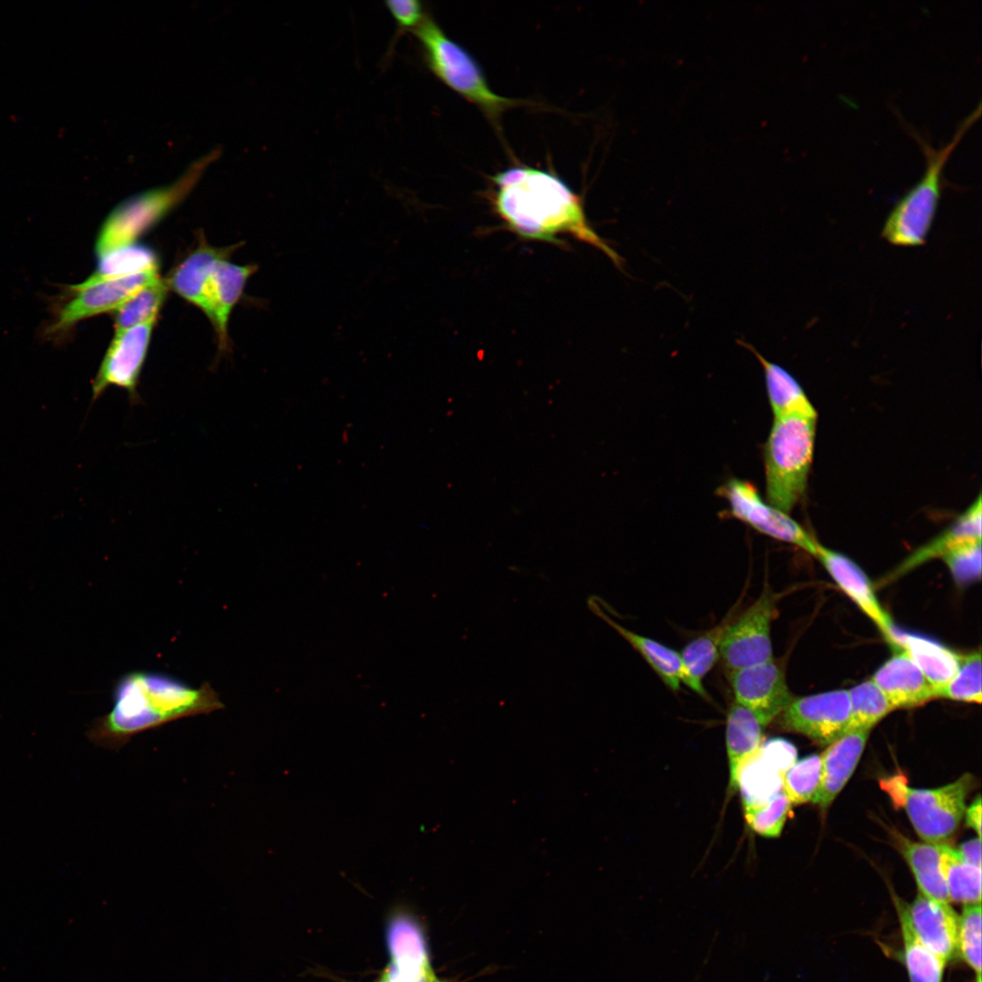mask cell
<instances>
[{"label":"cell","mask_w":982,"mask_h":982,"mask_svg":"<svg viewBox=\"0 0 982 982\" xmlns=\"http://www.w3.org/2000/svg\"><path fill=\"white\" fill-rule=\"evenodd\" d=\"M492 183L496 212L519 236L557 243L560 235H571L622 269L624 259L590 225L581 198L557 175L515 166L496 174Z\"/></svg>","instance_id":"cell-1"},{"label":"cell","mask_w":982,"mask_h":982,"mask_svg":"<svg viewBox=\"0 0 982 982\" xmlns=\"http://www.w3.org/2000/svg\"><path fill=\"white\" fill-rule=\"evenodd\" d=\"M224 707L208 682L194 687L164 673L130 671L115 683L111 710L93 721L87 737L98 747L118 750L141 732Z\"/></svg>","instance_id":"cell-2"},{"label":"cell","mask_w":982,"mask_h":982,"mask_svg":"<svg viewBox=\"0 0 982 982\" xmlns=\"http://www.w3.org/2000/svg\"><path fill=\"white\" fill-rule=\"evenodd\" d=\"M981 115V104L957 125L950 140L936 148L917 133L926 159L920 179L894 205L881 230L888 244L901 247L922 246L934 224L943 191V173L951 154Z\"/></svg>","instance_id":"cell-3"},{"label":"cell","mask_w":982,"mask_h":982,"mask_svg":"<svg viewBox=\"0 0 982 982\" xmlns=\"http://www.w3.org/2000/svg\"><path fill=\"white\" fill-rule=\"evenodd\" d=\"M817 421V410L774 417L764 446L767 502L788 515L807 491Z\"/></svg>","instance_id":"cell-4"},{"label":"cell","mask_w":982,"mask_h":982,"mask_svg":"<svg viewBox=\"0 0 982 982\" xmlns=\"http://www.w3.org/2000/svg\"><path fill=\"white\" fill-rule=\"evenodd\" d=\"M220 154L219 148H214L192 162L173 183L140 192L119 203L102 224L95 245V256L137 242L186 197Z\"/></svg>","instance_id":"cell-5"},{"label":"cell","mask_w":982,"mask_h":982,"mask_svg":"<svg viewBox=\"0 0 982 982\" xmlns=\"http://www.w3.org/2000/svg\"><path fill=\"white\" fill-rule=\"evenodd\" d=\"M430 71L446 86L476 105L489 119L497 121L516 100L498 95L488 85L474 57L426 15L413 32Z\"/></svg>","instance_id":"cell-6"},{"label":"cell","mask_w":982,"mask_h":982,"mask_svg":"<svg viewBox=\"0 0 982 982\" xmlns=\"http://www.w3.org/2000/svg\"><path fill=\"white\" fill-rule=\"evenodd\" d=\"M973 782L972 775L965 773L956 781L937 788L908 787L901 777H895L890 787L892 798L904 807L919 837L927 843L940 844L959 827Z\"/></svg>","instance_id":"cell-7"},{"label":"cell","mask_w":982,"mask_h":982,"mask_svg":"<svg viewBox=\"0 0 982 982\" xmlns=\"http://www.w3.org/2000/svg\"><path fill=\"white\" fill-rule=\"evenodd\" d=\"M159 276L158 270L101 281L93 285L65 286L51 304V318L43 335L64 340L75 326L86 318L115 312L128 297Z\"/></svg>","instance_id":"cell-8"},{"label":"cell","mask_w":982,"mask_h":982,"mask_svg":"<svg viewBox=\"0 0 982 982\" xmlns=\"http://www.w3.org/2000/svg\"><path fill=\"white\" fill-rule=\"evenodd\" d=\"M777 603V595L765 586L757 599L731 621L720 647L727 673L773 659L771 626Z\"/></svg>","instance_id":"cell-9"},{"label":"cell","mask_w":982,"mask_h":982,"mask_svg":"<svg viewBox=\"0 0 982 982\" xmlns=\"http://www.w3.org/2000/svg\"><path fill=\"white\" fill-rule=\"evenodd\" d=\"M717 494L727 501L730 515L736 519L814 556L817 541L790 515L764 501L752 483L733 477L719 486Z\"/></svg>","instance_id":"cell-10"},{"label":"cell","mask_w":982,"mask_h":982,"mask_svg":"<svg viewBox=\"0 0 982 982\" xmlns=\"http://www.w3.org/2000/svg\"><path fill=\"white\" fill-rule=\"evenodd\" d=\"M850 716L847 690H833L792 698L779 717V726L827 747L846 732Z\"/></svg>","instance_id":"cell-11"},{"label":"cell","mask_w":982,"mask_h":982,"mask_svg":"<svg viewBox=\"0 0 982 982\" xmlns=\"http://www.w3.org/2000/svg\"><path fill=\"white\" fill-rule=\"evenodd\" d=\"M155 322L115 333L92 382L93 402L110 386L125 389L132 404L140 401L137 386Z\"/></svg>","instance_id":"cell-12"},{"label":"cell","mask_w":982,"mask_h":982,"mask_svg":"<svg viewBox=\"0 0 982 982\" xmlns=\"http://www.w3.org/2000/svg\"><path fill=\"white\" fill-rule=\"evenodd\" d=\"M727 675L734 701L748 709L764 726L778 717L793 698L784 671L774 658Z\"/></svg>","instance_id":"cell-13"},{"label":"cell","mask_w":982,"mask_h":982,"mask_svg":"<svg viewBox=\"0 0 982 982\" xmlns=\"http://www.w3.org/2000/svg\"><path fill=\"white\" fill-rule=\"evenodd\" d=\"M387 924L390 963L380 978L384 982H416L430 966L423 931L415 917L403 910L395 912Z\"/></svg>","instance_id":"cell-14"},{"label":"cell","mask_w":982,"mask_h":982,"mask_svg":"<svg viewBox=\"0 0 982 982\" xmlns=\"http://www.w3.org/2000/svg\"><path fill=\"white\" fill-rule=\"evenodd\" d=\"M919 941L946 963L957 949L958 916L949 903L919 891L911 904L897 897Z\"/></svg>","instance_id":"cell-15"},{"label":"cell","mask_w":982,"mask_h":982,"mask_svg":"<svg viewBox=\"0 0 982 982\" xmlns=\"http://www.w3.org/2000/svg\"><path fill=\"white\" fill-rule=\"evenodd\" d=\"M841 589L882 631L887 642L894 629L863 570L847 556L817 543L814 554Z\"/></svg>","instance_id":"cell-16"},{"label":"cell","mask_w":982,"mask_h":982,"mask_svg":"<svg viewBox=\"0 0 982 982\" xmlns=\"http://www.w3.org/2000/svg\"><path fill=\"white\" fill-rule=\"evenodd\" d=\"M257 266L236 265L225 259L217 262L205 289L204 313L215 327L220 350L227 346V326L230 314L239 301L248 278Z\"/></svg>","instance_id":"cell-17"},{"label":"cell","mask_w":982,"mask_h":982,"mask_svg":"<svg viewBox=\"0 0 982 982\" xmlns=\"http://www.w3.org/2000/svg\"><path fill=\"white\" fill-rule=\"evenodd\" d=\"M873 675L893 709L919 706L936 698L935 691L917 665L900 647Z\"/></svg>","instance_id":"cell-18"},{"label":"cell","mask_w":982,"mask_h":982,"mask_svg":"<svg viewBox=\"0 0 982 982\" xmlns=\"http://www.w3.org/2000/svg\"><path fill=\"white\" fill-rule=\"evenodd\" d=\"M870 732L871 729L866 728L847 732L820 754V781L811 802L821 810H826L831 805L851 777Z\"/></svg>","instance_id":"cell-19"},{"label":"cell","mask_w":982,"mask_h":982,"mask_svg":"<svg viewBox=\"0 0 982 982\" xmlns=\"http://www.w3.org/2000/svg\"><path fill=\"white\" fill-rule=\"evenodd\" d=\"M238 246H212L201 234L197 246L165 279L168 288L204 312L205 289L214 267L218 261L228 258Z\"/></svg>","instance_id":"cell-20"},{"label":"cell","mask_w":982,"mask_h":982,"mask_svg":"<svg viewBox=\"0 0 982 982\" xmlns=\"http://www.w3.org/2000/svg\"><path fill=\"white\" fill-rule=\"evenodd\" d=\"M591 611L616 631L648 664L665 686L676 692L682 684L680 653L657 640L636 633L610 617L595 597L588 599Z\"/></svg>","instance_id":"cell-21"},{"label":"cell","mask_w":982,"mask_h":982,"mask_svg":"<svg viewBox=\"0 0 982 982\" xmlns=\"http://www.w3.org/2000/svg\"><path fill=\"white\" fill-rule=\"evenodd\" d=\"M738 605L716 626L690 640L680 653L682 683L693 692L707 698L704 678L720 658L721 643L731 621L737 615Z\"/></svg>","instance_id":"cell-22"},{"label":"cell","mask_w":982,"mask_h":982,"mask_svg":"<svg viewBox=\"0 0 982 982\" xmlns=\"http://www.w3.org/2000/svg\"><path fill=\"white\" fill-rule=\"evenodd\" d=\"M888 643L904 649L917 665L935 691L945 686L955 676L958 654L939 643L894 627Z\"/></svg>","instance_id":"cell-23"},{"label":"cell","mask_w":982,"mask_h":982,"mask_svg":"<svg viewBox=\"0 0 982 982\" xmlns=\"http://www.w3.org/2000/svg\"><path fill=\"white\" fill-rule=\"evenodd\" d=\"M736 343L751 352L762 366L767 394L774 417L816 410L801 384L787 369L767 359L751 344L739 339Z\"/></svg>","instance_id":"cell-24"},{"label":"cell","mask_w":982,"mask_h":982,"mask_svg":"<svg viewBox=\"0 0 982 982\" xmlns=\"http://www.w3.org/2000/svg\"><path fill=\"white\" fill-rule=\"evenodd\" d=\"M765 726L746 707L733 702L728 709L726 745L729 767V789L736 790L739 770L763 743Z\"/></svg>","instance_id":"cell-25"},{"label":"cell","mask_w":982,"mask_h":982,"mask_svg":"<svg viewBox=\"0 0 982 982\" xmlns=\"http://www.w3.org/2000/svg\"><path fill=\"white\" fill-rule=\"evenodd\" d=\"M896 846L908 864L918 891L935 900L949 903L947 887L940 869L938 844L916 842L894 831Z\"/></svg>","instance_id":"cell-26"},{"label":"cell","mask_w":982,"mask_h":982,"mask_svg":"<svg viewBox=\"0 0 982 982\" xmlns=\"http://www.w3.org/2000/svg\"><path fill=\"white\" fill-rule=\"evenodd\" d=\"M95 256V270L80 285H93L159 268V259L155 250L138 242L115 247Z\"/></svg>","instance_id":"cell-27"},{"label":"cell","mask_w":982,"mask_h":982,"mask_svg":"<svg viewBox=\"0 0 982 982\" xmlns=\"http://www.w3.org/2000/svg\"><path fill=\"white\" fill-rule=\"evenodd\" d=\"M981 496L944 532L914 552L898 568V573L935 557H940L951 547L970 540H981Z\"/></svg>","instance_id":"cell-28"},{"label":"cell","mask_w":982,"mask_h":982,"mask_svg":"<svg viewBox=\"0 0 982 982\" xmlns=\"http://www.w3.org/2000/svg\"><path fill=\"white\" fill-rule=\"evenodd\" d=\"M938 847L950 900L965 905L981 903V868L965 862L948 845L940 843Z\"/></svg>","instance_id":"cell-29"},{"label":"cell","mask_w":982,"mask_h":982,"mask_svg":"<svg viewBox=\"0 0 982 982\" xmlns=\"http://www.w3.org/2000/svg\"><path fill=\"white\" fill-rule=\"evenodd\" d=\"M169 288L158 277L128 297L115 312V332L155 321Z\"/></svg>","instance_id":"cell-30"},{"label":"cell","mask_w":982,"mask_h":982,"mask_svg":"<svg viewBox=\"0 0 982 982\" xmlns=\"http://www.w3.org/2000/svg\"><path fill=\"white\" fill-rule=\"evenodd\" d=\"M904 942V961L910 982H942L946 962L927 948L914 934L895 897Z\"/></svg>","instance_id":"cell-31"},{"label":"cell","mask_w":982,"mask_h":982,"mask_svg":"<svg viewBox=\"0 0 982 982\" xmlns=\"http://www.w3.org/2000/svg\"><path fill=\"white\" fill-rule=\"evenodd\" d=\"M739 789L743 807L761 805L782 789L781 775L757 753L741 767L736 790Z\"/></svg>","instance_id":"cell-32"},{"label":"cell","mask_w":982,"mask_h":982,"mask_svg":"<svg viewBox=\"0 0 982 982\" xmlns=\"http://www.w3.org/2000/svg\"><path fill=\"white\" fill-rule=\"evenodd\" d=\"M847 693L850 716L845 733L860 728L872 729L894 710L883 692L871 679L853 686Z\"/></svg>","instance_id":"cell-33"},{"label":"cell","mask_w":982,"mask_h":982,"mask_svg":"<svg viewBox=\"0 0 982 982\" xmlns=\"http://www.w3.org/2000/svg\"><path fill=\"white\" fill-rule=\"evenodd\" d=\"M958 666L952 679L936 693V698L977 703L982 700V662L980 650L958 655Z\"/></svg>","instance_id":"cell-34"},{"label":"cell","mask_w":982,"mask_h":982,"mask_svg":"<svg viewBox=\"0 0 982 982\" xmlns=\"http://www.w3.org/2000/svg\"><path fill=\"white\" fill-rule=\"evenodd\" d=\"M820 755H810L796 761L781 777L782 790L791 804L811 802L819 785Z\"/></svg>","instance_id":"cell-35"},{"label":"cell","mask_w":982,"mask_h":982,"mask_svg":"<svg viewBox=\"0 0 982 982\" xmlns=\"http://www.w3.org/2000/svg\"><path fill=\"white\" fill-rule=\"evenodd\" d=\"M791 803L785 793L779 792L767 802L744 807L745 818L750 828L765 837L780 836Z\"/></svg>","instance_id":"cell-36"},{"label":"cell","mask_w":982,"mask_h":982,"mask_svg":"<svg viewBox=\"0 0 982 982\" xmlns=\"http://www.w3.org/2000/svg\"><path fill=\"white\" fill-rule=\"evenodd\" d=\"M957 949L962 959L981 977V903L964 906L958 917Z\"/></svg>","instance_id":"cell-37"},{"label":"cell","mask_w":982,"mask_h":982,"mask_svg":"<svg viewBox=\"0 0 982 982\" xmlns=\"http://www.w3.org/2000/svg\"><path fill=\"white\" fill-rule=\"evenodd\" d=\"M940 557L959 585H967L980 578L981 540H970L958 544Z\"/></svg>","instance_id":"cell-38"},{"label":"cell","mask_w":982,"mask_h":982,"mask_svg":"<svg viewBox=\"0 0 982 982\" xmlns=\"http://www.w3.org/2000/svg\"><path fill=\"white\" fill-rule=\"evenodd\" d=\"M385 5L396 25L395 38L406 31L414 32L426 16L422 3L417 0H389Z\"/></svg>","instance_id":"cell-39"},{"label":"cell","mask_w":982,"mask_h":982,"mask_svg":"<svg viewBox=\"0 0 982 982\" xmlns=\"http://www.w3.org/2000/svg\"><path fill=\"white\" fill-rule=\"evenodd\" d=\"M758 754L763 760L782 775L796 762V748L788 741L776 737L763 741Z\"/></svg>","instance_id":"cell-40"},{"label":"cell","mask_w":982,"mask_h":982,"mask_svg":"<svg viewBox=\"0 0 982 982\" xmlns=\"http://www.w3.org/2000/svg\"><path fill=\"white\" fill-rule=\"evenodd\" d=\"M956 850L965 862L981 868L980 837L973 838L960 844Z\"/></svg>","instance_id":"cell-41"},{"label":"cell","mask_w":982,"mask_h":982,"mask_svg":"<svg viewBox=\"0 0 982 982\" xmlns=\"http://www.w3.org/2000/svg\"><path fill=\"white\" fill-rule=\"evenodd\" d=\"M981 797H977L973 802L966 807L964 817L966 818V825L973 829L977 837L981 838Z\"/></svg>","instance_id":"cell-42"},{"label":"cell","mask_w":982,"mask_h":982,"mask_svg":"<svg viewBox=\"0 0 982 982\" xmlns=\"http://www.w3.org/2000/svg\"><path fill=\"white\" fill-rule=\"evenodd\" d=\"M416 982H448L439 978L434 972L431 965L428 966Z\"/></svg>","instance_id":"cell-43"},{"label":"cell","mask_w":982,"mask_h":982,"mask_svg":"<svg viewBox=\"0 0 982 982\" xmlns=\"http://www.w3.org/2000/svg\"><path fill=\"white\" fill-rule=\"evenodd\" d=\"M336 980H337L338 982H352V981H347V980H345V979H341V978H336ZM377 982H384V981H383V980H381V979L379 978Z\"/></svg>","instance_id":"cell-44"},{"label":"cell","mask_w":982,"mask_h":982,"mask_svg":"<svg viewBox=\"0 0 982 982\" xmlns=\"http://www.w3.org/2000/svg\"><path fill=\"white\" fill-rule=\"evenodd\" d=\"M977 982H981V977H977Z\"/></svg>","instance_id":"cell-45"}]
</instances>
